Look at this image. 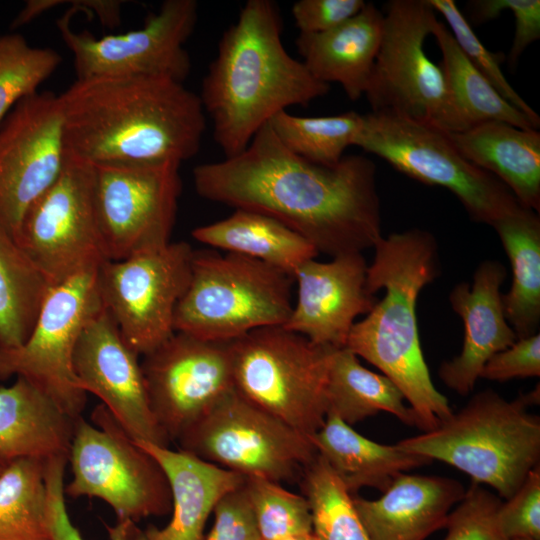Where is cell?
Returning a JSON list of instances; mask_svg holds the SVG:
<instances>
[{
    "mask_svg": "<svg viewBox=\"0 0 540 540\" xmlns=\"http://www.w3.org/2000/svg\"><path fill=\"white\" fill-rule=\"evenodd\" d=\"M193 182L202 198L270 216L332 258L362 253L382 238L374 162L357 154L334 166L310 162L269 123L239 154L196 166Z\"/></svg>",
    "mask_w": 540,
    "mask_h": 540,
    "instance_id": "6da1fadb",
    "label": "cell"
},
{
    "mask_svg": "<svg viewBox=\"0 0 540 540\" xmlns=\"http://www.w3.org/2000/svg\"><path fill=\"white\" fill-rule=\"evenodd\" d=\"M60 99L66 150L93 164H181L206 128L200 96L165 77L77 79Z\"/></svg>",
    "mask_w": 540,
    "mask_h": 540,
    "instance_id": "7a4b0ae2",
    "label": "cell"
},
{
    "mask_svg": "<svg viewBox=\"0 0 540 540\" xmlns=\"http://www.w3.org/2000/svg\"><path fill=\"white\" fill-rule=\"evenodd\" d=\"M281 33L278 5L248 0L219 41L200 99L225 158L242 152L277 113L330 91L286 51Z\"/></svg>",
    "mask_w": 540,
    "mask_h": 540,
    "instance_id": "3957f363",
    "label": "cell"
},
{
    "mask_svg": "<svg viewBox=\"0 0 540 540\" xmlns=\"http://www.w3.org/2000/svg\"><path fill=\"white\" fill-rule=\"evenodd\" d=\"M367 267L371 294L385 295L355 322L345 347L376 366L403 393L420 430L436 429L452 415L447 398L434 386L420 345L416 305L421 290L440 274L433 235L414 228L382 237Z\"/></svg>",
    "mask_w": 540,
    "mask_h": 540,
    "instance_id": "277c9868",
    "label": "cell"
},
{
    "mask_svg": "<svg viewBox=\"0 0 540 540\" xmlns=\"http://www.w3.org/2000/svg\"><path fill=\"white\" fill-rule=\"evenodd\" d=\"M539 388L508 401L492 389L475 394L436 429L399 441L404 450L445 462L510 498L540 461V418L528 406Z\"/></svg>",
    "mask_w": 540,
    "mask_h": 540,
    "instance_id": "5b68a950",
    "label": "cell"
},
{
    "mask_svg": "<svg viewBox=\"0 0 540 540\" xmlns=\"http://www.w3.org/2000/svg\"><path fill=\"white\" fill-rule=\"evenodd\" d=\"M294 277L244 255L195 251L189 285L174 314L175 332L233 341L258 328L284 326Z\"/></svg>",
    "mask_w": 540,
    "mask_h": 540,
    "instance_id": "8992f818",
    "label": "cell"
},
{
    "mask_svg": "<svg viewBox=\"0 0 540 540\" xmlns=\"http://www.w3.org/2000/svg\"><path fill=\"white\" fill-rule=\"evenodd\" d=\"M335 349L284 326L255 329L232 341L234 388L312 438L326 419V386Z\"/></svg>",
    "mask_w": 540,
    "mask_h": 540,
    "instance_id": "52a82bcc",
    "label": "cell"
},
{
    "mask_svg": "<svg viewBox=\"0 0 540 540\" xmlns=\"http://www.w3.org/2000/svg\"><path fill=\"white\" fill-rule=\"evenodd\" d=\"M354 146L406 176L450 190L473 221L493 225L521 205L494 175L465 159L447 132L385 112L362 115Z\"/></svg>",
    "mask_w": 540,
    "mask_h": 540,
    "instance_id": "ba28073f",
    "label": "cell"
},
{
    "mask_svg": "<svg viewBox=\"0 0 540 540\" xmlns=\"http://www.w3.org/2000/svg\"><path fill=\"white\" fill-rule=\"evenodd\" d=\"M91 421L75 420L68 452L72 478L65 496L95 497L114 510L118 520L134 522L172 509L169 482L157 460L136 443L102 403Z\"/></svg>",
    "mask_w": 540,
    "mask_h": 540,
    "instance_id": "9c48e42d",
    "label": "cell"
},
{
    "mask_svg": "<svg viewBox=\"0 0 540 540\" xmlns=\"http://www.w3.org/2000/svg\"><path fill=\"white\" fill-rule=\"evenodd\" d=\"M177 442L180 450L208 463L278 483L300 480L318 455L310 437L257 407L235 388Z\"/></svg>",
    "mask_w": 540,
    "mask_h": 540,
    "instance_id": "30bf717a",
    "label": "cell"
},
{
    "mask_svg": "<svg viewBox=\"0 0 540 540\" xmlns=\"http://www.w3.org/2000/svg\"><path fill=\"white\" fill-rule=\"evenodd\" d=\"M438 19L428 0H392L383 13L379 51L365 91L371 112L452 130L444 73L424 45Z\"/></svg>",
    "mask_w": 540,
    "mask_h": 540,
    "instance_id": "8fae6325",
    "label": "cell"
},
{
    "mask_svg": "<svg viewBox=\"0 0 540 540\" xmlns=\"http://www.w3.org/2000/svg\"><path fill=\"white\" fill-rule=\"evenodd\" d=\"M16 242L51 285L107 260L94 198V165L66 150L56 180L25 211Z\"/></svg>",
    "mask_w": 540,
    "mask_h": 540,
    "instance_id": "7c38bea8",
    "label": "cell"
},
{
    "mask_svg": "<svg viewBox=\"0 0 540 540\" xmlns=\"http://www.w3.org/2000/svg\"><path fill=\"white\" fill-rule=\"evenodd\" d=\"M97 270L51 286L26 341L0 348V381L26 378L73 419L82 416L87 401L74 373V351L88 321L103 308Z\"/></svg>",
    "mask_w": 540,
    "mask_h": 540,
    "instance_id": "4fadbf2b",
    "label": "cell"
},
{
    "mask_svg": "<svg viewBox=\"0 0 540 540\" xmlns=\"http://www.w3.org/2000/svg\"><path fill=\"white\" fill-rule=\"evenodd\" d=\"M193 254L187 242H170L99 266L102 305L140 356L175 333L174 314L190 282Z\"/></svg>",
    "mask_w": 540,
    "mask_h": 540,
    "instance_id": "5bb4252c",
    "label": "cell"
},
{
    "mask_svg": "<svg viewBox=\"0 0 540 540\" xmlns=\"http://www.w3.org/2000/svg\"><path fill=\"white\" fill-rule=\"evenodd\" d=\"M94 198L107 260L170 243L182 191L180 163H98Z\"/></svg>",
    "mask_w": 540,
    "mask_h": 540,
    "instance_id": "9a60e30c",
    "label": "cell"
},
{
    "mask_svg": "<svg viewBox=\"0 0 540 540\" xmlns=\"http://www.w3.org/2000/svg\"><path fill=\"white\" fill-rule=\"evenodd\" d=\"M73 10L57 27L71 51L77 79L95 77H165L183 83L191 70L184 45L198 20L195 0H166L141 28L96 38L70 26Z\"/></svg>",
    "mask_w": 540,
    "mask_h": 540,
    "instance_id": "2e32d148",
    "label": "cell"
},
{
    "mask_svg": "<svg viewBox=\"0 0 540 540\" xmlns=\"http://www.w3.org/2000/svg\"><path fill=\"white\" fill-rule=\"evenodd\" d=\"M151 411L164 434L177 439L234 388L232 341L175 332L142 356Z\"/></svg>",
    "mask_w": 540,
    "mask_h": 540,
    "instance_id": "e0dca14e",
    "label": "cell"
},
{
    "mask_svg": "<svg viewBox=\"0 0 540 540\" xmlns=\"http://www.w3.org/2000/svg\"><path fill=\"white\" fill-rule=\"evenodd\" d=\"M66 160L60 95L35 93L0 124V227L15 239L21 219Z\"/></svg>",
    "mask_w": 540,
    "mask_h": 540,
    "instance_id": "ac0fdd59",
    "label": "cell"
},
{
    "mask_svg": "<svg viewBox=\"0 0 540 540\" xmlns=\"http://www.w3.org/2000/svg\"><path fill=\"white\" fill-rule=\"evenodd\" d=\"M139 357L103 307L80 334L73 369L80 387L97 396L133 440L169 447L151 411Z\"/></svg>",
    "mask_w": 540,
    "mask_h": 540,
    "instance_id": "d6986e66",
    "label": "cell"
},
{
    "mask_svg": "<svg viewBox=\"0 0 540 540\" xmlns=\"http://www.w3.org/2000/svg\"><path fill=\"white\" fill-rule=\"evenodd\" d=\"M367 267L362 253L301 264L293 275L297 299L284 327L318 345L345 347L355 319L378 301L367 288Z\"/></svg>",
    "mask_w": 540,
    "mask_h": 540,
    "instance_id": "ffe728a7",
    "label": "cell"
},
{
    "mask_svg": "<svg viewBox=\"0 0 540 540\" xmlns=\"http://www.w3.org/2000/svg\"><path fill=\"white\" fill-rule=\"evenodd\" d=\"M506 276L499 261L486 260L476 269L472 285L459 283L449 295L453 310L463 320L464 339L461 353L443 362L438 375L460 395L473 391L486 362L517 340L503 310L500 288Z\"/></svg>",
    "mask_w": 540,
    "mask_h": 540,
    "instance_id": "44dd1931",
    "label": "cell"
},
{
    "mask_svg": "<svg viewBox=\"0 0 540 540\" xmlns=\"http://www.w3.org/2000/svg\"><path fill=\"white\" fill-rule=\"evenodd\" d=\"M465 492L453 478L400 473L380 498L352 500L371 540H425L445 527Z\"/></svg>",
    "mask_w": 540,
    "mask_h": 540,
    "instance_id": "7402d4cb",
    "label": "cell"
},
{
    "mask_svg": "<svg viewBox=\"0 0 540 540\" xmlns=\"http://www.w3.org/2000/svg\"><path fill=\"white\" fill-rule=\"evenodd\" d=\"M165 472L172 496V518L162 529L150 526L147 540H204V528L215 505L241 486L245 476L208 463L183 450L136 441Z\"/></svg>",
    "mask_w": 540,
    "mask_h": 540,
    "instance_id": "603a6c76",
    "label": "cell"
},
{
    "mask_svg": "<svg viewBox=\"0 0 540 540\" xmlns=\"http://www.w3.org/2000/svg\"><path fill=\"white\" fill-rule=\"evenodd\" d=\"M383 13L372 3L339 26L318 34L299 33L297 50L311 75L339 83L351 101L365 94L379 51Z\"/></svg>",
    "mask_w": 540,
    "mask_h": 540,
    "instance_id": "cb8c5ba5",
    "label": "cell"
},
{
    "mask_svg": "<svg viewBox=\"0 0 540 540\" xmlns=\"http://www.w3.org/2000/svg\"><path fill=\"white\" fill-rule=\"evenodd\" d=\"M460 154L496 176L519 204L540 211V133L501 121H487L448 133Z\"/></svg>",
    "mask_w": 540,
    "mask_h": 540,
    "instance_id": "d4e9b609",
    "label": "cell"
},
{
    "mask_svg": "<svg viewBox=\"0 0 540 540\" xmlns=\"http://www.w3.org/2000/svg\"><path fill=\"white\" fill-rule=\"evenodd\" d=\"M75 420L24 377L0 386V457L47 460L67 456Z\"/></svg>",
    "mask_w": 540,
    "mask_h": 540,
    "instance_id": "484cf974",
    "label": "cell"
},
{
    "mask_svg": "<svg viewBox=\"0 0 540 540\" xmlns=\"http://www.w3.org/2000/svg\"><path fill=\"white\" fill-rule=\"evenodd\" d=\"M311 439L318 455L351 495L363 487L383 492L400 473L433 462L398 444L374 442L332 414L326 415L323 426Z\"/></svg>",
    "mask_w": 540,
    "mask_h": 540,
    "instance_id": "4316f807",
    "label": "cell"
},
{
    "mask_svg": "<svg viewBox=\"0 0 540 540\" xmlns=\"http://www.w3.org/2000/svg\"><path fill=\"white\" fill-rule=\"evenodd\" d=\"M195 240L230 253L260 260L294 275L304 262L319 252L301 235L265 214L235 209L229 217L199 226Z\"/></svg>",
    "mask_w": 540,
    "mask_h": 540,
    "instance_id": "83f0119b",
    "label": "cell"
},
{
    "mask_svg": "<svg viewBox=\"0 0 540 540\" xmlns=\"http://www.w3.org/2000/svg\"><path fill=\"white\" fill-rule=\"evenodd\" d=\"M508 255L512 284L502 295L504 315L517 339L538 333L540 324V219L521 206L493 225Z\"/></svg>",
    "mask_w": 540,
    "mask_h": 540,
    "instance_id": "f1b7e54d",
    "label": "cell"
},
{
    "mask_svg": "<svg viewBox=\"0 0 540 540\" xmlns=\"http://www.w3.org/2000/svg\"><path fill=\"white\" fill-rule=\"evenodd\" d=\"M432 35L442 54L440 66L451 109L450 133L463 132L487 121H501L523 129L539 128L526 114L506 101L473 67L445 23L437 21Z\"/></svg>",
    "mask_w": 540,
    "mask_h": 540,
    "instance_id": "f546056e",
    "label": "cell"
},
{
    "mask_svg": "<svg viewBox=\"0 0 540 540\" xmlns=\"http://www.w3.org/2000/svg\"><path fill=\"white\" fill-rule=\"evenodd\" d=\"M404 400L401 390L387 376L362 366L348 348L335 349L326 386L327 414L352 426L385 411L419 429L415 413Z\"/></svg>",
    "mask_w": 540,
    "mask_h": 540,
    "instance_id": "4dcf8cb0",
    "label": "cell"
},
{
    "mask_svg": "<svg viewBox=\"0 0 540 540\" xmlns=\"http://www.w3.org/2000/svg\"><path fill=\"white\" fill-rule=\"evenodd\" d=\"M51 283L13 236L0 227V348L30 335Z\"/></svg>",
    "mask_w": 540,
    "mask_h": 540,
    "instance_id": "1f68e13d",
    "label": "cell"
},
{
    "mask_svg": "<svg viewBox=\"0 0 540 540\" xmlns=\"http://www.w3.org/2000/svg\"><path fill=\"white\" fill-rule=\"evenodd\" d=\"M45 463L20 458L0 473V540H52Z\"/></svg>",
    "mask_w": 540,
    "mask_h": 540,
    "instance_id": "d6a6232c",
    "label": "cell"
},
{
    "mask_svg": "<svg viewBox=\"0 0 540 540\" xmlns=\"http://www.w3.org/2000/svg\"><path fill=\"white\" fill-rule=\"evenodd\" d=\"M362 115L354 111L332 116L302 117L277 113L269 121L280 142L294 154L319 165L334 166L354 145Z\"/></svg>",
    "mask_w": 540,
    "mask_h": 540,
    "instance_id": "836d02e7",
    "label": "cell"
},
{
    "mask_svg": "<svg viewBox=\"0 0 540 540\" xmlns=\"http://www.w3.org/2000/svg\"><path fill=\"white\" fill-rule=\"evenodd\" d=\"M300 484L318 540H371L348 493L325 460L317 457L304 469Z\"/></svg>",
    "mask_w": 540,
    "mask_h": 540,
    "instance_id": "e575fe53",
    "label": "cell"
},
{
    "mask_svg": "<svg viewBox=\"0 0 540 540\" xmlns=\"http://www.w3.org/2000/svg\"><path fill=\"white\" fill-rule=\"evenodd\" d=\"M61 61L54 49L32 47L20 34L0 35V124L18 102L37 93Z\"/></svg>",
    "mask_w": 540,
    "mask_h": 540,
    "instance_id": "d590c367",
    "label": "cell"
},
{
    "mask_svg": "<svg viewBox=\"0 0 540 540\" xmlns=\"http://www.w3.org/2000/svg\"><path fill=\"white\" fill-rule=\"evenodd\" d=\"M249 499L261 540H283L313 533L309 503L280 483L259 477H245Z\"/></svg>",
    "mask_w": 540,
    "mask_h": 540,
    "instance_id": "8d00e7d4",
    "label": "cell"
},
{
    "mask_svg": "<svg viewBox=\"0 0 540 540\" xmlns=\"http://www.w3.org/2000/svg\"><path fill=\"white\" fill-rule=\"evenodd\" d=\"M428 2L435 12L440 13L446 20L458 47L473 67L506 101L540 126L539 115L516 92L501 70L500 64L505 60V55L502 52L493 53L484 47L453 0H428Z\"/></svg>",
    "mask_w": 540,
    "mask_h": 540,
    "instance_id": "74e56055",
    "label": "cell"
},
{
    "mask_svg": "<svg viewBox=\"0 0 540 540\" xmlns=\"http://www.w3.org/2000/svg\"><path fill=\"white\" fill-rule=\"evenodd\" d=\"M501 502L499 496L472 482L448 516L444 540H510L497 521Z\"/></svg>",
    "mask_w": 540,
    "mask_h": 540,
    "instance_id": "f35d334b",
    "label": "cell"
},
{
    "mask_svg": "<svg viewBox=\"0 0 540 540\" xmlns=\"http://www.w3.org/2000/svg\"><path fill=\"white\" fill-rule=\"evenodd\" d=\"M67 464V456L53 457L45 463L51 536L52 540H84L72 524L66 508L64 473ZM107 532L110 540H147L145 531L132 520H118L114 526L107 527Z\"/></svg>",
    "mask_w": 540,
    "mask_h": 540,
    "instance_id": "ab89813d",
    "label": "cell"
},
{
    "mask_svg": "<svg viewBox=\"0 0 540 540\" xmlns=\"http://www.w3.org/2000/svg\"><path fill=\"white\" fill-rule=\"evenodd\" d=\"M497 521L510 540H540V465L529 472L510 498L501 502Z\"/></svg>",
    "mask_w": 540,
    "mask_h": 540,
    "instance_id": "60d3db41",
    "label": "cell"
},
{
    "mask_svg": "<svg viewBox=\"0 0 540 540\" xmlns=\"http://www.w3.org/2000/svg\"><path fill=\"white\" fill-rule=\"evenodd\" d=\"M471 19L476 24L491 21L510 9L515 18V34L508 55L513 67L525 49L540 38L539 0H477L470 3Z\"/></svg>",
    "mask_w": 540,
    "mask_h": 540,
    "instance_id": "b9f144b4",
    "label": "cell"
},
{
    "mask_svg": "<svg viewBox=\"0 0 540 540\" xmlns=\"http://www.w3.org/2000/svg\"><path fill=\"white\" fill-rule=\"evenodd\" d=\"M213 512L214 524L204 540H261L244 482L221 497Z\"/></svg>",
    "mask_w": 540,
    "mask_h": 540,
    "instance_id": "7bdbcfd3",
    "label": "cell"
},
{
    "mask_svg": "<svg viewBox=\"0 0 540 540\" xmlns=\"http://www.w3.org/2000/svg\"><path fill=\"white\" fill-rule=\"evenodd\" d=\"M540 376V334L517 339L493 355L484 365L480 378L505 382L513 378Z\"/></svg>",
    "mask_w": 540,
    "mask_h": 540,
    "instance_id": "ee69618b",
    "label": "cell"
},
{
    "mask_svg": "<svg viewBox=\"0 0 540 540\" xmlns=\"http://www.w3.org/2000/svg\"><path fill=\"white\" fill-rule=\"evenodd\" d=\"M365 5L363 0H299L291 13L300 33L318 34L344 23Z\"/></svg>",
    "mask_w": 540,
    "mask_h": 540,
    "instance_id": "f6af8a7d",
    "label": "cell"
},
{
    "mask_svg": "<svg viewBox=\"0 0 540 540\" xmlns=\"http://www.w3.org/2000/svg\"><path fill=\"white\" fill-rule=\"evenodd\" d=\"M283 540H318V539L312 533V534H309V535H306V536L287 538V539H283Z\"/></svg>",
    "mask_w": 540,
    "mask_h": 540,
    "instance_id": "bcb514c9",
    "label": "cell"
},
{
    "mask_svg": "<svg viewBox=\"0 0 540 540\" xmlns=\"http://www.w3.org/2000/svg\"><path fill=\"white\" fill-rule=\"evenodd\" d=\"M9 461L3 459L2 457H0V473L3 471V469L5 468V466L7 465Z\"/></svg>",
    "mask_w": 540,
    "mask_h": 540,
    "instance_id": "7dc6e473",
    "label": "cell"
}]
</instances>
